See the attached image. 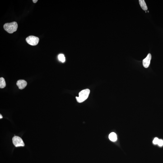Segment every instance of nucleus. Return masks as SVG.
<instances>
[{
  "instance_id": "obj_13",
  "label": "nucleus",
  "mask_w": 163,
  "mask_h": 163,
  "mask_svg": "<svg viewBox=\"0 0 163 163\" xmlns=\"http://www.w3.org/2000/svg\"><path fill=\"white\" fill-rule=\"evenodd\" d=\"M33 2H34V3H36L37 2V1H38V0H32Z\"/></svg>"
},
{
  "instance_id": "obj_11",
  "label": "nucleus",
  "mask_w": 163,
  "mask_h": 163,
  "mask_svg": "<svg viewBox=\"0 0 163 163\" xmlns=\"http://www.w3.org/2000/svg\"><path fill=\"white\" fill-rule=\"evenodd\" d=\"M159 139L157 138V137H156V138L154 139L153 141V143L154 144H157L158 142H159Z\"/></svg>"
},
{
  "instance_id": "obj_9",
  "label": "nucleus",
  "mask_w": 163,
  "mask_h": 163,
  "mask_svg": "<svg viewBox=\"0 0 163 163\" xmlns=\"http://www.w3.org/2000/svg\"><path fill=\"white\" fill-rule=\"evenodd\" d=\"M6 83L3 77H1L0 78V88H3L6 86Z\"/></svg>"
},
{
  "instance_id": "obj_12",
  "label": "nucleus",
  "mask_w": 163,
  "mask_h": 163,
  "mask_svg": "<svg viewBox=\"0 0 163 163\" xmlns=\"http://www.w3.org/2000/svg\"><path fill=\"white\" fill-rule=\"evenodd\" d=\"M157 144L160 146H162L163 145V141L162 140H159V142H158Z\"/></svg>"
},
{
  "instance_id": "obj_1",
  "label": "nucleus",
  "mask_w": 163,
  "mask_h": 163,
  "mask_svg": "<svg viewBox=\"0 0 163 163\" xmlns=\"http://www.w3.org/2000/svg\"><path fill=\"white\" fill-rule=\"evenodd\" d=\"M90 92L89 89H85L80 92L79 94V97H76V99L78 102L82 103L88 97Z\"/></svg>"
},
{
  "instance_id": "obj_14",
  "label": "nucleus",
  "mask_w": 163,
  "mask_h": 163,
  "mask_svg": "<svg viewBox=\"0 0 163 163\" xmlns=\"http://www.w3.org/2000/svg\"><path fill=\"white\" fill-rule=\"evenodd\" d=\"M2 118V115H1L0 114V119H1V118Z\"/></svg>"
},
{
  "instance_id": "obj_7",
  "label": "nucleus",
  "mask_w": 163,
  "mask_h": 163,
  "mask_svg": "<svg viewBox=\"0 0 163 163\" xmlns=\"http://www.w3.org/2000/svg\"><path fill=\"white\" fill-rule=\"evenodd\" d=\"M139 4L141 8L144 11H147L148 9L147 6L144 0H139Z\"/></svg>"
},
{
  "instance_id": "obj_6",
  "label": "nucleus",
  "mask_w": 163,
  "mask_h": 163,
  "mask_svg": "<svg viewBox=\"0 0 163 163\" xmlns=\"http://www.w3.org/2000/svg\"><path fill=\"white\" fill-rule=\"evenodd\" d=\"M27 82L24 80H20L18 81L17 82L16 84L19 89L22 90V89L25 88L27 85Z\"/></svg>"
},
{
  "instance_id": "obj_5",
  "label": "nucleus",
  "mask_w": 163,
  "mask_h": 163,
  "mask_svg": "<svg viewBox=\"0 0 163 163\" xmlns=\"http://www.w3.org/2000/svg\"><path fill=\"white\" fill-rule=\"evenodd\" d=\"M151 59V55L150 53L148 54L147 57L143 61V67L145 68H147L149 66Z\"/></svg>"
},
{
  "instance_id": "obj_3",
  "label": "nucleus",
  "mask_w": 163,
  "mask_h": 163,
  "mask_svg": "<svg viewBox=\"0 0 163 163\" xmlns=\"http://www.w3.org/2000/svg\"><path fill=\"white\" fill-rule=\"evenodd\" d=\"M26 40L28 44L30 45L35 46L39 43V39L37 37L33 36H30L27 38Z\"/></svg>"
},
{
  "instance_id": "obj_4",
  "label": "nucleus",
  "mask_w": 163,
  "mask_h": 163,
  "mask_svg": "<svg viewBox=\"0 0 163 163\" xmlns=\"http://www.w3.org/2000/svg\"><path fill=\"white\" fill-rule=\"evenodd\" d=\"M12 142L14 145L16 147L24 146H25L23 141L21 137L18 136H15L13 137Z\"/></svg>"
},
{
  "instance_id": "obj_15",
  "label": "nucleus",
  "mask_w": 163,
  "mask_h": 163,
  "mask_svg": "<svg viewBox=\"0 0 163 163\" xmlns=\"http://www.w3.org/2000/svg\"><path fill=\"white\" fill-rule=\"evenodd\" d=\"M148 12H149V11H148Z\"/></svg>"
},
{
  "instance_id": "obj_2",
  "label": "nucleus",
  "mask_w": 163,
  "mask_h": 163,
  "mask_svg": "<svg viewBox=\"0 0 163 163\" xmlns=\"http://www.w3.org/2000/svg\"><path fill=\"white\" fill-rule=\"evenodd\" d=\"M18 25L17 23L13 22L10 23H6L4 25L3 27L5 30L10 34L16 31L17 30Z\"/></svg>"
},
{
  "instance_id": "obj_10",
  "label": "nucleus",
  "mask_w": 163,
  "mask_h": 163,
  "mask_svg": "<svg viewBox=\"0 0 163 163\" xmlns=\"http://www.w3.org/2000/svg\"><path fill=\"white\" fill-rule=\"evenodd\" d=\"M58 58L60 61L62 62H64L65 61V58L64 55L62 54H60L58 55Z\"/></svg>"
},
{
  "instance_id": "obj_8",
  "label": "nucleus",
  "mask_w": 163,
  "mask_h": 163,
  "mask_svg": "<svg viewBox=\"0 0 163 163\" xmlns=\"http://www.w3.org/2000/svg\"><path fill=\"white\" fill-rule=\"evenodd\" d=\"M109 138L111 141L113 142H115L117 140V135L114 132H112L109 135Z\"/></svg>"
}]
</instances>
